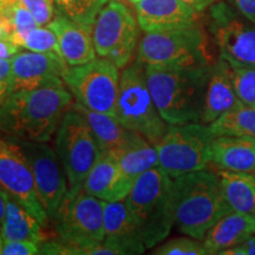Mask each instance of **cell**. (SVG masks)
<instances>
[{
    "instance_id": "6da1fadb",
    "label": "cell",
    "mask_w": 255,
    "mask_h": 255,
    "mask_svg": "<svg viewBox=\"0 0 255 255\" xmlns=\"http://www.w3.org/2000/svg\"><path fill=\"white\" fill-rule=\"evenodd\" d=\"M65 84L15 91L0 101V132L25 141L50 142L72 105Z\"/></svg>"
},
{
    "instance_id": "7a4b0ae2",
    "label": "cell",
    "mask_w": 255,
    "mask_h": 255,
    "mask_svg": "<svg viewBox=\"0 0 255 255\" xmlns=\"http://www.w3.org/2000/svg\"><path fill=\"white\" fill-rule=\"evenodd\" d=\"M146 83L168 124L199 123L202 119L210 65H144Z\"/></svg>"
},
{
    "instance_id": "3957f363",
    "label": "cell",
    "mask_w": 255,
    "mask_h": 255,
    "mask_svg": "<svg viewBox=\"0 0 255 255\" xmlns=\"http://www.w3.org/2000/svg\"><path fill=\"white\" fill-rule=\"evenodd\" d=\"M175 226L182 234L203 241L207 232L232 212L216 171L210 169L174 178Z\"/></svg>"
},
{
    "instance_id": "277c9868",
    "label": "cell",
    "mask_w": 255,
    "mask_h": 255,
    "mask_svg": "<svg viewBox=\"0 0 255 255\" xmlns=\"http://www.w3.org/2000/svg\"><path fill=\"white\" fill-rule=\"evenodd\" d=\"M146 250L164 241L175 226L174 178L155 167L139 175L124 200Z\"/></svg>"
},
{
    "instance_id": "5b68a950",
    "label": "cell",
    "mask_w": 255,
    "mask_h": 255,
    "mask_svg": "<svg viewBox=\"0 0 255 255\" xmlns=\"http://www.w3.org/2000/svg\"><path fill=\"white\" fill-rule=\"evenodd\" d=\"M137 62L143 65H210L209 40L200 24L173 30L145 32L139 41Z\"/></svg>"
},
{
    "instance_id": "8992f818",
    "label": "cell",
    "mask_w": 255,
    "mask_h": 255,
    "mask_svg": "<svg viewBox=\"0 0 255 255\" xmlns=\"http://www.w3.org/2000/svg\"><path fill=\"white\" fill-rule=\"evenodd\" d=\"M116 117L128 129L156 145L169 124L162 119L146 83L144 65L139 62L126 66L121 73Z\"/></svg>"
},
{
    "instance_id": "52a82bcc",
    "label": "cell",
    "mask_w": 255,
    "mask_h": 255,
    "mask_svg": "<svg viewBox=\"0 0 255 255\" xmlns=\"http://www.w3.org/2000/svg\"><path fill=\"white\" fill-rule=\"evenodd\" d=\"M104 201L81 189H69L52 220L57 239L87 255L90 248L105 238L103 207Z\"/></svg>"
},
{
    "instance_id": "ba28073f",
    "label": "cell",
    "mask_w": 255,
    "mask_h": 255,
    "mask_svg": "<svg viewBox=\"0 0 255 255\" xmlns=\"http://www.w3.org/2000/svg\"><path fill=\"white\" fill-rule=\"evenodd\" d=\"M215 135L207 124H169L156 144L158 167L170 177L193 173L212 163V143Z\"/></svg>"
},
{
    "instance_id": "9c48e42d",
    "label": "cell",
    "mask_w": 255,
    "mask_h": 255,
    "mask_svg": "<svg viewBox=\"0 0 255 255\" xmlns=\"http://www.w3.org/2000/svg\"><path fill=\"white\" fill-rule=\"evenodd\" d=\"M55 150L65 169L69 189H81L102 150L87 120L72 105L56 131Z\"/></svg>"
},
{
    "instance_id": "30bf717a",
    "label": "cell",
    "mask_w": 255,
    "mask_h": 255,
    "mask_svg": "<svg viewBox=\"0 0 255 255\" xmlns=\"http://www.w3.org/2000/svg\"><path fill=\"white\" fill-rule=\"evenodd\" d=\"M119 70L110 59L100 57L83 65L69 66L63 81L82 107L116 116Z\"/></svg>"
},
{
    "instance_id": "8fae6325",
    "label": "cell",
    "mask_w": 255,
    "mask_h": 255,
    "mask_svg": "<svg viewBox=\"0 0 255 255\" xmlns=\"http://www.w3.org/2000/svg\"><path fill=\"white\" fill-rule=\"evenodd\" d=\"M92 39L97 56L124 69L131 62L137 47V21L123 2L109 0L96 18Z\"/></svg>"
},
{
    "instance_id": "7c38bea8",
    "label": "cell",
    "mask_w": 255,
    "mask_h": 255,
    "mask_svg": "<svg viewBox=\"0 0 255 255\" xmlns=\"http://www.w3.org/2000/svg\"><path fill=\"white\" fill-rule=\"evenodd\" d=\"M9 138L26 157L33 174L38 197L50 221H52L69 191L68 177L58 155L47 142L25 141L15 137Z\"/></svg>"
},
{
    "instance_id": "4fadbf2b",
    "label": "cell",
    "mask_w": 255,
    "mask_h": 255,
    "mask_svg": "<svg viewBox=\"0 0 255 255\" xmlns=\"http://www.w3.org/2000/svg\"><path fill=\"white\" fill-rule=\"evenodd\" d=\"M210 32L220 57L232 66L255 68V23L235 13L232 5L219 2L210 9Z\"/></svg>"
},
{
    "instance_id": "5bb4252c",
    "label": "cell",
    "mask_w": 255,
    "mask_h": 255,
    "mask_svg": "<svg viewBox=\"0 0 255 255\" xmlns=\"http://www.w3.org/2000/svg\"><path fill=\"white\" fill-rule=\"evenodd\" d=\"M0 187L17 200L44 227L50 219L41 206L26 157L11 138L0 137Z\"/></svg>"
},
{
    "instance_id": "9a60e30c",
    "label": "cell",
    "mask_w": 255,
    "mask_h": 255,
    "mask_svg": "<svg viewBox=\"0 0 255 255\" xmlns=\"http://www.w3.org/2000/svg\"><path fill=\"white\" fill-rule=\"evenodd\" d=\"M69 65L55 52H19L11 58V82L8 95L30 91L52 84H65L64 75Z\"/></svg>"
},
{
    "instance_id": "2e32d148",
    "label": "cell",
    "mask_w": 255,
    "mask_h": 255,
    "mask_svg": "<svg viewBox=\"0 0 255 255\" xmlns=\"http://www.w3.org/2000/svg\"><path fill=\"white\" fill-rule=\"evenodd\" d=\"M105 238L87 255H136L146 251L131 213L124 201L103 203Z\"/></svg>"
},
{
    "instance_id": "e0dca14e",
    "label": "cell",
    "mask_w": 255,
    "mask_h": 255,
    "mask_svg": "<svg viewBox=\"0 0 255 255\" xmlns=\"http://www.w3.org/2000/svg\"><path fill=\"white\" fill-rule=\"evenodd\" d=\"M144 32H157L199 24L200 13L181 0H139L133 5Z\"/></svg>"
},
{
    "instance_id": "ac0fdd59",
    "label": "cell",
    "mask_w": 255,
    "mask_h": 255,
    "mask_svg": "<svg viewBox=\"0 0 255 255\" xmlns=\"http://www.w3.org/2000/svg\"><path fill=\"white\" fill-rule=\"evenodd\" d=\"M133 182L123 171L116 156L103 152L89 171L83 189L102 201L116 202L126 200Z\"/></svg>"
},
{
    "instance_id": "d6986e66",
    "label": "cell",
    "mask_w": 255,
    "mask_h": 255,
    "mask_svg": "<svg viewBox=\"0 0 255 255\" xmlns=\"http://www.w3.org/2000/svg\"><path fill=\"white\" fill-rule=\"evenodd\" d=\"M241 104L235 89L232 65L222 57H219L212 64L201 123L208 126L221 115Z\"/></svg>"
},
{
    "instance_id": "ffe728a7",
    "label": "cell",
    "mask_w": 255,
    "mask_h": 255,
    "mask_svg": "<svg viewBox=\"0 0 255 255\" xmlns=\"http://www.w3.org/2000/svg\"><path fill=\"white\" fill-rule=\"evenodd\" d=\"M46 26L55 32L60 56L69 66L83 65L97 58L92 27L83 26L62 14L56 15Z\"/></svg>"
},
{
    "instance_id": "44dd1931",
    "label": "cell",
    "mask_w": 255,
    "mask_h": 255,
    "mask_svg": "<svg viewBox=\"0 0 255 255\" xmlns=\"http://www.w3.org/2000/svg\"><path fill=\"white\" fill-rule=\"evenodd\" d=\"M255 234V214L231 212L207 232L203 245L208 255H220Z\"/></svg>"
},
{
    "instance_id": "7402d4cb",
    "label": "cell",
    "mask_w": 255,
    "mask_h": 255,
    "mask_svg": "<svg viewBox=\"0 0 255 255\" xmlns=\"http://www.w3.org/2000/svg\"><path fill=\"white\" fill-rule=\"evenodd\" d=\"M212 163L218 169L255 173V138L215 136L212 143Z\"/></svg>"
},
{
    "instance_id": "603a6c76",
    "label": "cell",
    "mask_w": 255,
    "mask_h": 255,
    "mask_svg": "<svg viewBox=\"0 0 255 255\" xmlns=\"http://www.w3.org/2000/svg\"><path fill=\"white\" fill-rule=\"evenodd\" d=\"M0 191L6 207L4 221L0 229L4 241L24 240L36 242L38 245L45 241V227L1 187Z\"/></svg>"
},
{
    "instance_id": "cb8c5ba5",
    "label": "cell",
    "mask_w": 255,
    "mask_h": 255,
    "mask_svg": "<svg viewBox=\"0 0 255 255\" xmlns=\"http://www.w3.org/2000/svg\"><path fill=\"white\" fill-rule=\"evenodd\" d=\"M72 108L79 111L90 126L92 132L97 139L102 154L116 152L128 142L133 130L128 129L120 122L116 116L98 113L82 107L77 102L72 103Z\"/></svg>"
},
{
    "instance_id": "d4e9b609",
    "label": "cell",
    "mask_w": 255,
    "mask_h": 255,
    "mask_svg": "<svg viewBox=\"0 0 255 255\" xmlns=\"http://www.w3.org/2000/svg\"><path fill=\"white\" fill-rule=\"evenodd\" d=\"M222 193L232 212L255 214V173L219 169Z\"/></svg>"
},
{
    "instance_id": "484cf974",
    "label": "cell",
    "mask_w": 255,
    "mask_h": 255,
    "mask_svg": "<svg viewBox=\"0 0 255 255\" xmlns=\"http://www.w3.org/2000/svg\"><path fill=\"white\" fill-rule=\"evenodd\" d=\"M114 155L119 159L127 176L132 181L145 171L158 167V154L156 146L136 131L132 132L124 146L119 151L114 152Z\"/></svg>"
},
{
    "instance_id": "4316f807",
    "label": "cell",
    "mask_w": 255,
    "mask_h": 255,
    "mask_svg": "<svg viewBox=\"0 0 255 255\" xmlns=\"http://www.w3.org/2000/svg\"><path fill=\"white\" fill-rule=\"evenodd\" d=\"M215 136H239L255 138V108L241 104L208 124Z\"/></svg>"
},
{
    "instance_id": "83f0119b",
    "label": "cell",
    "mask_w": 255,
    "mask_h": 255,
    "mask_svg": "<svg viewBox=\"0 0 255 255\" xmlns=\"http://www.w3.org/2000/svg\"><path fill=\"white\" fill-rule=\"evenodd\" d=\"M109 0H55L59 14L83 26L92 27L98 13Z\"/></svg>"
},
{
    "instance_id": "f1b7e54d",
    "label": "cell",
    "mask_w": 255,
    "mask_h": 255,
    "mask_svg": "<svg viewBox=\"0 0 255 255\" xmlns=\"http://www.w3.org/2000/svg\"><path fill=\"white\" fill-rule=\"evenodd\" d=\"M20 47L34 52H55L60 56L58 39L55 32L47 26H38L28 31L21 39Z\"/></svg>"
},
{
    "instance_id": "f546056e",
    "label": "cell",
    "mask_w": 255,
    "mask_h": 255,
    "mask_svg": "<svg viewBox=\"0 0 255 255\" xmlns=\"http://www.w3.org/2000/svg\"><path fill=\"white\" fill-rule=\"evenodd\" d=\"M155 255H208L202 241L191 237L174 238L154 247Z\"/></svg>"
},
{
    "instance_id": "4dcf8cb0",
    "label": "cell",
    "mask_w": 255,
    "mask_h": 255,
    "mask_svg": "<svg viewBox=\"0 0 255 255\" xmlns=\"http://www.w3.org/2000/svg\"><path fill=\"white\" fill-rule=\"evenodd\" d=\"M239 100L242 104L255 108V68L232 66Z\"/></svg>"
},
{
    "instance_id": "1f68e13d",
    "label": "cell",
    "mask_w": 255,
    "mask_h": 255,
    "mask_svg": "<svg viewBox=\"0 0 255 255\" xmlns=\"http://www.w3.org/2000/svg\"><path fill=\"white\" fill-rule=\"evenodd\" d=\"M55 0H20V2L31 12L39 26L47 25L55 18Z\"/></svg>"
},
{
    "instance_id": "d6a6232c",
    "label": "cell",
    "mask_w": 255,
    "mask_h": 255,
    "mask_svg": "<svg viewBox=\"0 0 255 255\" xmlns=\"http://www.w3.org/2000/svg\"><path fill=\"white\" fill-rule=\"evenodd\" d=\"M39 254V245L32 241H4L2 255H34Z\"/></svg>"
},
{
    "instance_id": "836d02e7",
    "label": "cell",
    "mask_w": 255,
    "mask_h": 255,
    "mask_svg": "<svg viewBox=\"0 0 255 255\" xmlns=\"http://www.w3.org/2000/svg\"><path fill=\"white\" fill-rule=\"evenodd\" d=\"M11 82V59L0 58V101H2L9 91Z\"/></svg>"
},
{
    "instance_id": "e575fe53",
    "label": "cell",
    "mask_w": 255,
    "mask_h": 255,
    "mask_svg": "<svg viewBox=\"0 0 255 255\" xmlns=\"http://www.w3.org/2000/svg\"><path fill=\"white\" fill-rule=\"evenodd\" d=\"M241 15L255 23V0H228Z\"/></svg>"
},
{
    "instance_id": "d590c367",
    "label": "cell",
    "mask_w": 255,
    "mask_h": 255,
    "mask_svg": "<svg viewBox=\"0 0 255 255\" xmlns=\"http://www.w3.org/2000/svg\"><path fill=\"white\" fill-rule=\"evenodd\" d=\"M220 255H255V234L238 246L221 252Z\"/></svg>"
},
{
    "instance_id": "8d00e7d4",
    "label": "cell",
    "mask_w": 255,
    "mask_h": 255,
    "mask_svg": "<svg viewBox=\"0 0 255 255\" xmlns=\"http://www.w3.org/2000/svg\"><path fill=\"white\" fill-rule=\"evenodd\" d=\"M19 47L18 45H15L13 41L5 39V40H0V58L2 59H11L17 55L19 52Z\"/></svg>"
},
{
    "instance_id": "74e56055",
    "label": "cell",
    "mask_w": 255,
    "mask_h": 255,
    "mask_svg": "<svg viewBox=\"0 0 255 255\" xmlns=\"http://www.w3.org/2000/svg\"><path fill=\"white\" fill-rule=\"evenodd\" d=\"M181 1L201 13L208 7H212L215 4L216 0H181Z\"/></svg>"
},
{
    "instance_id": "f35d334b",
    "label": "cell",
    "mask_w": 255,
    "mask_h": 255,
    "mask_svg": "<svg viewBox=\"0 0 255 255\" xmlns=\"http://www.w3.org/2000/svg\"><path fill=\"white\" fill-rule=\"evenodd\" d=\"M5 209H6V207H5V201H4V197H2L1 191H0V229H1L2 221H4Z\"/></svg>"
},
{
    "instance_id": "ab89813d",
    "label": "cell",
    "mask_w": 255,
    "mask_h": 255,
    "mask_svg": "<svg viewBox=\"0 0 255 255\" xmlns=\"http://www.w3.org/2000/svg\"><path fill=\"white\" fill-rule=\"evenodd\" d=\"M5 39L11 40V39H9V34H8V32L5 30V27L2 26L1 24H0V40H5Z\"/></svg>"
},
{
    "instance_id": "60d3db41",
    "label": "cell",
    "mask_w": 255,
    "mask_h": 255,
    "mask_svg": "<svg viewBox=\"0 0 255 255\" xmlns=\"http://www.w3.org/2000/svg\"><path fill=\"white\" fill-rule=\"evenodd\" d=\"M20 2V0H0V5L2 6H12Z\"/></svg>"
},
{
    "instance_id": "b9f144b4",
    "label": "cell",
    "mask_w": 255,
    "mask_h": 255,
    "mask_svg": "<svg viewBox=\"0 0 255 255\" xmlns=\"http://www.w3.org/2000/svg\"><path fill=\"white\" fill-rule=\"evenodd\" d=\"M2 246H4V239H2L1 233H0V254H2Z\"/></svg>"
},
{
    "instance_id": "7bdbcfd3",
    "label": "cell",
    "mask_w": 255,
    "mask_h": 255,
    "mask_svg": "<svg viewBox=\"0 0 255 255\" xmlns=\"http://www.w3.org/2000/svg\"><path fill=\"white\" fill-rule=\"evenodd\" d=\"M126 1L130 2V4H132V5H135L136 2H138V1H139V0H126Z\"/></svg>"
}]
</instances>
